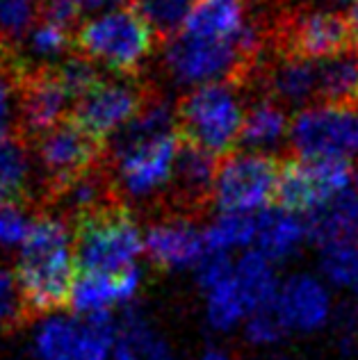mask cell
Wrapping results in <instances>:
<instances>
[{
	"instance_id": "1",
	"label": "cell",
	"mask_w": 358,
	"mask_h": 360,
	"mask_svg": "<svg viewBox=\"0 0 358 360\" xmlns=\"http://www.w3.org/2000/svg\"><path fill=\"white\" fill-rule=\"evenodd\" d=\"M75 274L78 262L71 226L49 210L34 212L30 233L14 264V278L30 319L69 306L78 278Z\"/></svg>"
},
{
	"instance_id": "2",
	"label": "cell",
	"mask_w": 358,
	"mask_h": 360,
	"mask_svg": "<svg viewBox=\"0 0 358 360\" xmlns=\"http://www.w3.org/2000/svg\"><path fill=\"white\" fill-rule=\"evenodd\" d=\"M247 94L238 84H203L176 103V126L185 144L215 158H226L238 146L247 112Z\"/></svg>"
},
{
	"instance_id": "3",
	"label": "cell",
	"mask_w": 358,
	"mask_h": 360,
	"mask_svg": "<svg viewBox=\"0 0 358 360\" xmlns=\"http://www.w3.org/2000/svg\"><path fill=\"white\" fill-rule=\"evenodd\" d=\"M78 274H119L137 267L144 235L126 203L108 205L69 224Z\"/></svg>"
},
{
	"instance_id": "4",
	"label": "cell",
	"mask_w": 358,
	"mask_h": 360,
	"mask_svg": "<svg viewBox=\"0 0 358 360\" xmlns=\"http://www.w3.org/2000/svg\"><path fill=\"white\" fill-rule=\"evenodd\" d=\"M153 44V32L133 7L91 16L75 32V53L124 78H142Z\"/></svg>"
},
{
	"instance_id": "5",
	"label": "cell",
	"mask_w": 358,
	"mask_h": 360,
	"mask_svg": "<svg viewBox=\"0 0 358 360\" xmlns=\"http://www.w3.org/2000/svg\"><path fill=\"white\" fill-rule=\"evenodd\" d=\"M162 49L169 78L176 84L194 89L203 84L229 82L247 91L260 69L258 62L244 55L238 39H201L181 32Z\"/></svg>"
},
{
	"instance_id": "6",
	"label": "cell",
	"mask_w": 358,
	"mask_h": 360,
	"mask_svg": "<svg viewBox=\"0 0 358 360\" xmlns=\"http://www.w3.org/2000/svg\"><path fill=\"white\" fill-rule=\"evenodd\" d=\"M279 55L319 62L354 46L350 16L324 7H286L269 21Z\"/></svg>"
},
{
	"instance_id": "7",
	"label": "cell",
	"mask_w": 358,
	"mask_h": 360,
	"mask_svg": "<svg viewBox=\"0 0 358 360\" xmlns=\"http://www.w3.org/2000/svg\"><path fill=\"white\" fill-rule=\"evenodd\" d=\"M288 146L295 158L345 160L358 158V103L310 105L290 121Z\"/></svg>"
},
{
	"instance_id": "8",
	"label": "cell",
	"mask_w": 358,
	"mask_h": 360,
	"mask_svg": "<svg viewBox=\"0 0 358 360\" xmlns=\"http://www.w3.org/2000/svg\"><path fill=\"white\" fill-rule=\"evenodd\" d=\"M178 150H181V135L174 132L119 155L103 153L121 201L126 205L128 201L144 205L153 203L155 207L172 183Z\"/></svg>"
},
{
	"instance_id": "9",
	"label": "cell",
	"mask_w": 358,
	"mask_h": 360,
	"mask_svg": "<svg viewBox=\"0 0 358 360\" xmlns=\"http://www.w3.org/2000/svg\"><path fill=\"white\" fill-rule=\"evenodd\" d=\"M281 160L260 153H231L219 160L215 176V207L219 212L267 210L276 198Z\"/></svg>"
},
{
	"instance_id": "10",
	"label": "cell",
	"mask_w": 358,
	"mask_h": 360,
	"mask_svg": "<svg viewBox=\"0 0 358 360\" xmlns=\"http://www.w3.org/2000/svg\"><path fill=\"white\" fill-rule=\"evenodd\" d=\"M30 144L44 183V207L73 178L98 165L106 153V146L71 119H64L44 135L30 139Z\"/></svg>"
},
{
	"instance_id": "11",
	"label": "cell",
	"mask_w": 358,
	"mask_h": 360,
	"mask_svg": "<svg viewBox=\"0 0 358 360\" xmlns=\"http://www.w3.org/2000/svg\"><path fill=\"white\" fill-rule=\"evenodd\" d=\"M153 87L155 84L144 78H106L96 89L75 103L69 119L106 146L142 110Z\"/></svg>"
},
{
	"instance_id": "12",
	"label": "cell",
	"mask_w": 358,
	"mask_h": 360,
	"mask_svg": "<svg viewBox=\"0 0 358 360\" xmlns=\"http://www.w3.org/2000/svg\"><path fill=\"white\" fill-rule=\"evenodd\" d=\"M354 169L345 160H281L276 187L279 207L292 214H308L350 185Z\"/></svg>"
},
{
	"instance_id": "13",
	"label": "cell",
	"mask_w": 358,
	"mask_h": 360,
	"mask_svg": "<svg viewBox=\"0 0 358 360\" xmlns=\"http://www.w3.org/2000/svg\"><path fill=\"white\" fill-rule=\"evenodd\" d=\"M73 101L55 73V66L23 73L18 91V132L27 139L44 135L46 130L71 117Z\"/></svg>"
},
{
	"instance_id": "14",
	"label": "cell",
	"mask_w": 358,
	"mask_h": 360,
	"mask_svg": "<svg viewBox=\"0 0 358 360\" xmlns=\"http://www.w3.org/2000/svg\"><path fill=\"white\" fill-rule=\"evenodd\" d=\"M144 251L158 269L167 271L196 267L208 253L199 224L181 217H158L153 224H148Z\"/></svg>"
},
{
	"instance_id": "15",
	"label": "cell",
	"mask_w": 358,
	"mask_h": 360,
	"mask_svg": "<svg viewBox=\"0 0 358 360\" xmlns=\"http://www.w3.org/2000/svg\"><path fill=\"white\" fill-rule=\"evenodd\" d=\"M0 201L25 205L39 212L44 207V183L30 139L21 132L0 139Z\"/></svg>"
},
{
	"instance_id": "16",
	"label": "cell",
	"mask_w": 358,
	"mask_h": 360,
	"mask_svg": "<svg viewBox=\"0 0 358 360\" xmlns=\"http://www.w3.org/2000/svg\"><path fill=\"white\" fill-rule=\"evenodd\" d=\"M274 308L290 330L313 333L322 328L331 315V297L317 278L308 274H295L279 288Z\"/></svg>"
},
{
	"instance_id": "17",
	"label": "cell",
	"mask_w": 358,
	"mask_h": 360,
	"mask_svg": "<svg viewBox=\"0 0 358 360\" xmlns=\"http://www.w3.org/2000/svg\"><path fill=\"white\" fill-rule=\"evenodd\" d=\"M142 271L139 267L119 271V274H78L73 283L69 306L78 317L91 312H110V308L130 306L135 299Z\"/></svg>"
},
{
	"instance_id": "18",
	"label": "cell",
	"mask_w": 358,
	"mask_h": 360,
	"mask_svg": "<svg viewBox=\"0 0 358 360\" xmlns=\"http://www.w3.org/2000/svg\"><path fill=\"white\" fill-rule=\"evenodd\" d=\"M306 240L317 246H333L358 240V192H345L328 198L326 203L317 205L313 212L306 214Z\"/></svg>"
},
{
	"instance_id": "19",
	"label": "cell",
	"mask_w": 358,
	"mask_h": 360,
	"mask_svg": "<svg viewBox=\"0 0 358 360\" xmlns=\"http://www.w3.org/2000/svg\"><path fill=\"white\" fill-rule=\"evenodd\" d=\"M247 101L238 146L244 153L274 155L290 132L286 110L267 96H247Z\"/></svg>"
},
{
	"instance_id": "20",
	"label": "cell",
	"mask_w": 358,
	"mask_h": 360,
	"mask_svg": "<svg viewBox=\"0 0 358 360\" xmlns=\"http://www.w3.org/2000/svg\"><path fill=\"white\" fill-rule=\"evenodd\" d=\"M247 0H199L181 32L201 39L229 41L238 39L242 27L247 25Z\"/></svg>"
},
{
	"instance_id": "21",
	"label": "cell",
	"mask_w": 358,
	"mask_h": 360,
	"mask_svg": "<svg viewBox=\"0 0 358 360\" xmlns=\"http://www.w3.org/2000/svg\"><path fill=\"white\" fill-rule=\"evenodd\" d=\"M306 240V226L304 219H299L297 214H292L283 207H276V210H267L258 212V235H256V244L258 251L265 255L271 262H281L292 258L301 244Z\"/></svg>"
},
{
	"instance_id": "22",
	"label": "cell",
	"mask_w": 358,
	"mask_h": 360,
	"mask_svg": "<svg viewBox=\"0 0 358 360\" xmlns=\"http://www.w3.org/2000/svg\"><path fill=\"white\" fill-rule=\"evenodd\" d=\"M358 103V49L317 62V105Z\"/></svg>"
},
{
	"instance_id": "23",
	"label": "cell",
	"mask_w": 358,
	"mask_h": 360,
	"mask_svg": "<svg viewBox=\"0 0 358 360\" xmlns=\"http://www.w3.org/2000/svg\"><path fill=\"white\" fill-rule=\"evenodd\" d=\"M235 283H238L242 297L247 301L249 315L253 310L274 303L281 288L271 260H267L260 251L242 253V258L235 262Z\"/></svg>"
},
{
	"instance_id": "24",
	"label": "cell",
	"mask_w": 358,
	"mask_h": 360,
	"mask_svg": "<svg viewBox=\"0 0 358 360\" xmlns=\"http://www.w3.org/2000/svg\"><path fill=\"white\" fill-rule=\"evenodd\" d=\"M199 0H133V9L151 27L155 41L165 46L181 34Z\"/></svg>"
},
{
	"instance_id": "25",
	"label": "cell",
	"mask_w": 358,
	"mask_h": 360,
	"mask_svg": "<svg viewBox=\"0 0 358 360\" xmlns=\"http://www.w3.org/2000/svg\"><path fill=\"white\" fill-rule=\"evenodd\" d=\"M117 326H119V335L130 340L137 347L142 360H176L169 342L158 333L155 326L148 321L146 312L139 306H133V303L126 306Z\"/></svg>"
},
{
	"instance_id": "26",
	"label": "cell",
	"mask_w": 358,
	"mask_h": 360,
	"mask_svg": "<svg viewBox=\"0 0 358 360\" xmlns=\"http://www.w3.org/2000/svg\"><path fill=\"white\" fill-rule=\"evenodd\" d=\"M205 249L229 253L231 249H240L256 242L258 235V214L256 212H222L217 219L203 231Z\"/></svg>"
},
{
	"instance_id": "27",
	"label": "cell",
	"mask_w": 358,
	"mask_h": 360,
	"mask_svg": "<svg viewBox=\"0 0 358 360\" xmlns=\"http://www.w3.org/2000/svg\"><path fill=\"white\" fill-rule=\"evenodd\" d=\"M78 338V317H49L34 333V354L39 360H73Z\"/></svg>"
},
{
	"instance_id": "28",
	"label": "cell",
	"mask_w": 358,
	"mask_h": 360,
	"mask_svg": "<svg viewBox=\"0 0 358 360\" xmlns=\"http://www.w3.org/2000/svg\"><path fill=\"white\" fill-rule=\"evenodd\" d=\"M80 319V338L73 360H108L117 342L119 326L110 312H91Z\"/></svg>"
},
{
	"instance_id": "29",
	"label": "cell",
	"mask_w": 358,
	"mask_h": 360,
	"mask_svg": "<svg viewBox=\"0 0 358 360\" xmlns=\"http://www.w3.org/2000/svg\"><path fill=\"white\" fill-rule=\"evenodd\" d=\"M23 73L16 53L0 49V139L18 132V91Z\"/></svg>"
},
{
	"instance_id": "30",
	"label": "cell",
	"mask_w": 358,
	"mask_h": 360,
	"mask_svg": "<svg viewBox=\"0 0 358 360\" xmlns=\"http://www.w3.org/2000/svg\"><path fill=\"white\" fill-rule=\"evenodd\" d=\"M205 297H208V301H205L208 303L205 306V317H208V324L215 330H231L244 317H249V306L242 297L238 283H235V271L222 285L205 292Z\"/></svg>"
},
{
	"instance_id": "31",
	"label": "cell",
	"mask_w": 358,
	"mask_h": 360,
	"mask_svg": "<svg viewBox=\"0 0 358 360\" xmlns=\"http://www.w3.org/2000/svg\"><path fill=\"white\" fill-rule=\"evenodd\" d=\"M41 16V0H0V49L14 51Z\"/></svg>"
},
{
	"instance_id": "32",
	"label": "cell",
	"mask_w": 358,
	"mask_h": 360,
	"mask_svg": "<svg viewBox=\"0 0 358 360\" xmlns=\"http://www.w3.org/2000/svg\"><path fill=\"white\" fill-rule=\"evenodd\" d=\"M55 73H58L62 87L67 89L73 105L106 80V75L101 73V66L82 58L80 53H71L67 60H62L55 66Z\"/></svg>"
},
{
	"instance_id": "33",
	"label": "cell",
	"mask_w": 358,
	"mask_h": 360,
	"mask_svg": "<svg viewBox=\"0 0 358 360\" xmlns=\"http://www.w3.org/2000/svg\"><path fill=\"white\" fill-rule=\"evenodd\" d=\"M319 267L333 285L358 290V244L347 242L326 246L322 249Z\"/></svg>"
},
{
	"instance_id": "34",
	"label": "cell",
	"mask_w": 358,
	"mask_h": 360,
	"mask_svg": "<svg viewBox=\"0 0 358 360\" xmlns=\"http://www.w3.org/2000/svg\"><path fill=\"white\" fill-rule=\"evenodd\" d=\"M27 319H30V315L25 310L14 271H9L7 267L0 264V335L14 330Z\"/></svg>"
},
{
	"instance_id": "35",
	"label": "cell",
	"mask_w": 358,
	"mask_h": 360,
	"mask_svg": "<svg viewBox=\"0 0 358 360\" xmlns=\"http://www.w3.org/2000/svg\"><path fill=\"white\" fill-rule=\"evenodd\" d=\"M286 333H288V328L283 321H281L274 303H269V306L260 310H253L247 317V324H244V338L256 347L281 342V340L286 338Z\"/></svg>"
},
{
	"instance_id": "36",
	"label": "cell",
	"mask_w": 358,
	"mask_h": 360,
	"mask_svg": "<svg viewBox=\"0 0 358 360\" xmlns=\"http://www.w3.org/2000/svg\"><path fill=\"white\" fill-rule=\"evenodd\" d=\"M34 210L18 203H7L0 201V249H16V246H23L27 233H30V226Z\"/></svg>"
},
{
	"instance_id": "37",
	"label": "cell",
	"mask_w": 358,
	"mask_h": 360,
	"mask_svg": "<svg viewBox=\"0 0 358 360\" xmlns=\"http://www.w3.org/2000/svg\"><path fill=\"white\" fill-rule=\"evenodd\" d=\"M233 271H235V264L229 258V253L208 251L201 258V262L194 267V276L203 292H210L212 288L222 285L224 281H229L233 276Z\"/></svg>"
},
{
	"instance_id": "38",
	"label": "cell",
	"mask_w": 358,
	"mask_h": 360,
	"mask_svg": "<svg viewBox=\"0 0 358 360\" xmlns=\"http://www.w3.org/2000/svg\"><path fill=\"white\" fill-rule=\"evenodd\" d=\"M80 14L82 9L78 0H41V16L39 21L53 23L62 30L78 32L80 27Z\"/></svg>"
},
{
	"instance_id": "39",
	"label": "cell",
	"mask_w": 358,
	"mask_h": 360,
	"mask_svg": "<svg viewBox=\"0 0 358 360\" xmlns=\"http://www.w3.org/2000/svg\"><path fill=\"white\" fill-rule=\"evenodd\" d=\"M247 5H249L251 14L265 18V21L269 23L271 18H274L281 9L286 7V0H247Z\"/></svg>"
},
{
	"instance_id": "40",
	"label": "cell",
	"mask_w": 358,
	"mask_h": 360,
	"mask_svg": "<svg viewBox=\"0 0 358 360\" xmlns=\"http://www.w3.org/2000/svg\"><path fill=\"white\" fill-rule=\"evenodd\" d=\"M354 3L356 0H286V7H324V9H338V12H345V7L352 9Z\"/></svg>"
},
{
	"instance_id": "41",
	"label": "cell",
	"mask_w": 358,
	"mask_h": 360,
	"mask_svg": "<svg viewBox=\"0 0 358 360\" xmlns=\"http://www.w3.org/2000/svg\"><path fill=\"white\" fill-rule=\"evenodd\" d=\"M126 3H133V0H78L82 12H94V14L110 12V7L121 9V5H126Z\"/></svg>"
},
{
	"instance_id": "42",
	"label": "cell",
	"mask_w": 358,
	"mask_h": 360,
	"mask_svg": "<svg viewBox=\"0 0 358 360\" xmlns=\"http://www.w3.org/2000/svg\"><path fill=\"white\" fill-rule=\"evenodd\" d=\"M350 25H352V37H354V46L358 49V0L352 5V9H350Z\"/></svg>"
},
{
	"instance_id": "43",
	"label": "cell",
	"mask_w": 358,
	"mask_h": 360,
	"mask_svg": "<svg viewBox=\"0 0 358 360\" xmlns=\"http://www.w3.org/2000/svg\"><path fill=\"white\" fill-rule=\"evenodd\" d=\"M199 360H231L229 354H224L222 349H205Z\"/></svg>"
},
{
	"instance_id": "44",
	"label": "cell",
	"mask_w": 358,
	"mask_h": 360,
	"mask_svg": "<svg viewBox=\"0 0 358 360\" xmlns=\"http://www.w3.org/2000/svg\"><path fill=\"white\" fill-rule=\"evenodd\" d=\"M265 360H290L286 354H271V356H267Z\"/></svg>"
},
{
	"instance_id": "45",
	"label": "cell",
	"mask_w": 358,
	"mask_h": 360,
	"mask_svg": "<svg viewBox=\"0 0 358 360\" xmlns=\"http://www.w3.org/2000/svg\"><path fill=\"white\" fill-rule=\"evenodd\" d=\"M354 187H356V192H358V165H356V169H354Z\"/></svg>"
}]
</instances>
